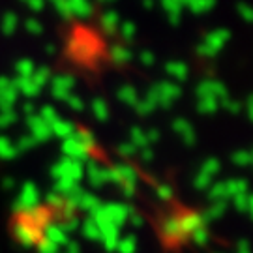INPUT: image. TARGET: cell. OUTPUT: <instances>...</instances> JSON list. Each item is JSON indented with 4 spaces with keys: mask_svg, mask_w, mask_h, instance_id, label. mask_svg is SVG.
Segmentation results:
<instances>
[{
    "mask_svg": "<svg viewBox=\"0 0 253 253\" xmlns=\"http://www.w3.org/2000/svg\"><path fill=\"white\" fill-rule=\"evenodd\" d=\"M21 2H25L32 11H42V9L45 8L47 0H21Z\"/></svg>",
    "mask_w": 253,
    "mask_h": 253,
    "instance_id": "obj_23",
    "label": "cell"
},
{
    "mask_svg": "<svg viewBox=\"0 0 253 253\" xmlns=\"http://www.w3.org/2000/svg\"><path fill=\"white\" fill-rule=\"evenodd\" d=\"M184 6H188V8L193 11V13H207L210 9L216 6V0H186V4Z\"/></svg>",
    "mask_w": 253,
    "mask_h": 253,
    "instance_id": "obj_12",
    "label": "cell"
},
{
    "mask_svg": "<svg viewBox=\"0 0 253 253\" xmlns=\"http://www.w3.org/2000/svg\"><path fill=\"white\" fill-rule=\"evenodd\" d=\"M199 109L205 111V113H210L217 109V100H212V98H199Z\"/></svg>",
    "mask_w": 253,
    "mask_h": 253,
    "instance_id": "obj_20",
    "label": "cell"
},
{
    "mask_svg": "<svg viewBox=\"0 0 253 253\" xmlns=\"http://www.w3.org/2000/svg\"><path fill=\"white\" fill-rule=\"evenodd\" d=\"M25 30H27L30 36H40L43 32V25L36 17H30L25 21Z\"/></svg>",
    "mask_w": 253,
    "mask_h": 253,
    "instance_id": "obj_19",
    "label": "cell"
},
{
    "mask_svg": "<svg viewBox=\"0 0 253 253\" xmlns=\"http://www.w3.org/2000/svg\"><path fill=\"white\" fill-rule=\"evenodd\" d=\"M17 25H19V17L13 13V11H8V13H4V15H2V21H0V30H2V34L11 36V34L17 30Z\"/></svg>",
    "mask_w": 253,
    "mask_h": 253,
    "instance_id": "obj_11",
    "label": "cell"
},
{
    "mask_svg": "<svg viewBox=\"0 0 253 253\" xmlns=\"http://www.w3.org/2000/svg\"><path fill=\"white\" fill-rule=\"evenodd\" d=\"M238 13H240V17L248 21V23H253V6L250 4H240L238 6Z\"/></svg>",
    "mask_w": 253,
    "mask_h": 253,
    "instance_id": "obj_21",
    "label": "cell"
},
{
    "mask_svg": "<svg viewBox=\"0 0 253 253\" xmlns=\"http://www.w3.org/2000/svg\"><path fill=\"white\" fill-rule=\"evenodd\" d=\"M118 98L120 101H124L127 105H135L137 101V88L135 86H131V84H124V86H120L118 88Z\"/></svg>",
    "mask_w": 253,
    "mask_h": 253,
    "instance_id": "obj_16",
    "label": "cell"
},
{
    "mask_svg": "<svg viewBox=\"0 0 253 253\" xmlns=\"http://www.w3.org/2000/svg\"><path fill=\"white\" fill-rule=\"evenodd\" d=\"M178 96H180V86L174 81H160V83H156L154 86H150V90H148V98H150L156 105H158V103L169 105V103H172Z\"/></svg>",
    "mask_w": 253,
    "mask_h": 253,
    "instance_id": "obj_2",
    "label": "cell"
},
{
    "mask_svg": "<svg viewBox=\"0 0 253 253\" xmlns=\"http://www.w3.org/2000/svg\"><path fill=\"white\" fill-rule=\"evenodd\" d=\"M101 2H113V0H101Z\"/></svg>",
    "mask_w": 253,
    "mask_h": 253,
    "instance_id": "obj_28",
    "label": "cell"
},
{
    "mask_svg": "<svg viewBox=\"0 0 253 253\" xmlns=\"http://www.w3.org/2000/svg\"><path fill=\"white\" fill-rule=\"evenodd\" d=\"M17 86L15 81L9 77H0V107L9 109L13 105V101L17 100Z\"/></svg>",
    "mask_w": 253,
    "mask_h": 253,
    "instance_id": "obj_5",
    "label": "cell"
},
{
    "mask_svg": "<svg viewBox=\"0 0 253 253\" xmlns=\"http://www.w3.org/2000/svg\"><path fill=\"white\" fill-rule=\"evenodd\" d=\"M13 81H15L17 92L25 94V96H28V98H34V96H38V94L42 92V88L34 83L32 77H15Z\"/></svg>",
    "mask_w": 253,
    "mask_h": 253,
    "instance_id": "obj_8",
    "label": "cell"
},
{
    "mask_svg": "<svg viewBox=\"0 0 253 253\" xmlns=\"http://www.w3.org/2000/svg\"><path fill=\"white\" fill-rule=\"evenodd\" d=\"M135 105H139V111H141V113H148V111H150V109H152V107H156V103H154V101L150 100L148 96H146V100L137 101Z\"/></svg>",
    "mask_w": 253,
    "mask_h": 253,
    "instance_id": "obj_25",
    "label": "cell"
},
{
    "mask_svg": "<svg viewBox=\"0 0 253 253\" xmlns=\"http://www.w3.org/2000/svg\"><path fill=\"white\" fill-rule=\"evenodd\" d=\"M143 6H145V8H152L154 0H143Z\"/></svg>",
    "mask_w": 253,
    "mask_h": 253,
    "instance_id": "obj_27",
    "label": "cell"
},
{
    "mask_svg": "<svg viewBox=\"0 0 253 253\" xmlns=\"http://www.w3.org/2000/svg\"><path fill=\"white\" fill-rule=\"evenodd\" d=\"M229 38H231V34H229L227 28L212 30V32H208L207 36L203 38V42H201V45L197 51H199V54H203V56L212 58V56H216V54L227 45Z\"/></svg>",
    "mask_w": 253,
    "mask_h": 253,
    "instance_id": "obj_1",
    "label": "cell"
},
{
    "mask_svg": "<svg viewBox=\"0 0 253 253\" xmlns=\"http://www.w3.org/2000/svg\"><path fill=\"white\" fill-rule=\"evenodd\" d=\"M111 58H113V62L117 64H127L131 62V58H133V54L131 51L124 45H115L111 49Z\"/></svg>",
    "mask_w": 253,
    "mask_h": 253,
    "instance_id": "obj_13",
    "label": "cell"
},
{
    "mask_svg": "<svg viewBox=\"0 0 253 253\" xmlns=\"http://www.w3.org/2000/svg\"><path fill=\"white\" fill-rule=\"evenodd\" d=\"M70 9H72V17L86 19L94 13V6L90 0H70Z\"/></svg>",
    "mask_w": 253,
    "mask_h": 253,
    "instance_id": "obj_9",
    "label": "cell"
},
{
    "mask_svg": "<svg viewBox=\"0 0 253 253\" xmlns=\"http://www.w3.org/2000/svg\"><path fill=\"white\" fill-rule=\"evenodd\" d=\"M66 101H68L73 109H77V111H79V109H83V100H81V98H77L75 94H72V96H70Z\"/></svg>",
    "mask_w": 253,
    "mask_h": 253,
    "instance_id": "obj_26",
    "label": "cell"
},
{
    "mask_svg": "<svg viewBox=\"0 0 253 253\" xmlns=\"http://www.w3.org/2000/svg\"><path fill=\"white\" fill-rule=\"evenodd\" d=\"M34 72H36V66L30 58H21L15 64V77H32Z\"/></svg>",
    "mask_w": 253,
    "mask_h": 253,
    "instance_id": "obj_14",
    "label": "cell"
},
{
    "mask_svg": "<svg viewBox=\"0 0 253 253\" xmlns=\"http://www.w3.org/2000/svg\"><path fill=\"white\" fill-rule=\"evenodd\" d=\"M139 60H141L143 66H152L156 62V56H154L152 51H143V53L139 54Z\"/></svg>",
    "mask_w": 253,
    "mask_h": 253,
    "instance_id": "obj_24",
    "label": "cell"
},
{
    "mask_svg": "<svg viewBox=\"0 0 253 253\" xmlns=\"http://www.w3.org/2000/svg\"><path fill=\"white\" fill-rule=\"evenodd\" d=\"M120 15H118L117 11H113V9H109V11H103L100 17V25H101V30L109 34V36H113V34H117L118 28H120Z\"/></svg>",
    "mask_w": 253,
    "mask_h": 253,
    "instance_id": "obj_6",
    "label": "cell"
},
{
    "mask_svg": "<svg viewBox=\"0 0 253 253\" xmlns=\"http://www.w3.org/2000/svg\"><path fill=\"white\" fill-rule=\"evenodd\" d=\"M180 2H182V4H186V0H180Z\"/></svg>",
    "mask_w": 253,
    "mask_h": 253,
    "instance_id": "obj_29",
    "label": "cell"
},
{
    "mask_svg": "<svg viewBox=\"0 0 253 253\" xmlns=\"http://www.w3.org/2000/svg\"><path fill=\"white\" fill-rule=\"evenodd\" d=\"M51 94L58 100H68L72 96L73 88H75V79L68 73H62V75H56L51 79Z\"/></svg>",
    "mask_w": 253,
    "mask_h": 253,
    "instance_id": "obj_3",
    "label": "cell"
},
{
    "mask_svg": "<svg viewBox=\"0 0 253 253\" xmlns=\"http://www.w3.org/2000/svg\"><path fill=\"white\" fill-rule=\"evenodd\" d=\"M197 94L199 98H212V100H225L227 88L221 81H214V79H207V81L199 83L197 86Z\"/></svg>",
    "mask_w": 253,
    "mask_h": 253,
    "instance_id": "obj_4",
    "label": "cell"
},
{
    "mask_svg": "<svg viewBox=\"0 0 253 253\" xmlns=\"http://www.w3.org/2000/svg\"><path fill=\"white\" fill-rule=\"evenodd\" d=\"M32 79L43 90V86H45L47 83H51V79H53V73H51V70L47 66H40V68H36V72L32 73Z\"/></svg>",
    "mask_w": 253,
    "mask_h": 253,
    "instance_id": "obj_15",
    "label": "cell"
},
{
    "mask_svg": "<svg viewBox=\"0 0 253 253\" xmlns=\"http://www.w3.org/2000/svg\"><path fill=\"white\" fill-rule=\"evenodd\" d=\"M165 73H167L169 77H172L174 81H184V79H188L190 70H188V66L184 62H180V60H171V62L165 64Z\"/></svg>",
    "mask_w": 253,
    "mask_h": 253,
    "instance_id": "obj_10",
    "label": "cell"
},
{
    "mask_svg": "<svg viewBox=\"0 0 253 253\" xmlns=\"http://www.w3.org/2000/svg\"><path fill=\"white\" fill-rule=\"evenodd\" d=\"M56 9V13L64 19H72V9H70V0H49Z\"/></svg>",
    "mask_w": 253,
    "mask_h": 253,
    "instance_id": "obj_17",
    "label": "cell"
},
{
    "mask_svg": "<svg viewBox=\"0 0 253 253\" xmlns=\"http://www.w3.org/2000/svg\"><path fill=\"white\" fill-rule=\"evenodd\" d=\"M92 109H94V113H96L100 118L107 117V105H105V101H103V100H94V103H92Z\"/></svg>",
    "mask_w": 253,
    "mask_h": 253,
    "instance_id": "obj_22",
    "label": "cell"
},
{
    "mask_svg": "<svg viewBox=\"0 0 253 253\" xmlns=\"http://www.w3.org/2000/svg\"><path fill=\"white\" fill-rule=\"evenodd\" d=\"M137 32V27L133 21H122L120 23V28H118V34L124 38V40H133Z\"/></svg>",
    "mask_w": 253,
    "mask_h": 253,
    "instance_id": "obj_18",
    "label": "cell"
},
{
    "mask_svg": "<svg viewBox=\"0 0 253 253\" xmlns=\"http://www.w3.org/2000/svg\"><path fill=\"white\" fill-rule=\"evenodd\" d=\"M160 4H162L163 11L167 13V17L171 23H178L182 17V9H184V4H182L180 0H160Z\"/></svg>",
    "mask_w": 253,
    "mask_h": 253,
    "instance_id": "obj_7",
    "label": "cell"
}]
</instances>
